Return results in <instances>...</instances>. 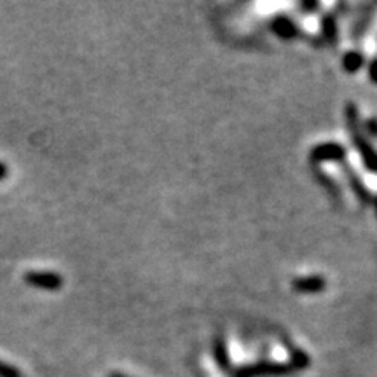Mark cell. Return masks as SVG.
Here are the masks:
<instances>
[{
	"mask_svg": "<svg viewBox=\"0 0 377 377\" xmlns=\"http://www.w3.org/2000/svg\"><path fill=\"white\" fill-rule=\"evenodd\" d=\"M309 358L304 355H297V358L292 363L281 365V363H258L255 367H247L236 372V377H252V376H262V374H285L290 370L299 369V367H306Z\"/></svg>",
	"mask_w": 377,
	"mask_h": 377,
	"instance_id": "cell-1",
	"label": "cell"
},
{
	"mask_svg": "<svg viewBox=\"0 0 377 377\" xmlns=\"http://www.w3.org/2000/svg\"><path fill=\"white\" fill-rule=\"evenodd\" d=\"M25 283L41 290H60L63 287V276L54 271H30L25 274Z\"/></svg>",
	"mask_w": 377,
	"mask_h": 377,
	"instance_id": "cell-2",
	"label": "cell"
},
{
	"mask_svg": "<svg viewBox=\"0 0 377 377\" xmlns=\"http://www.w3.org/2000/svg\"><path fill=\"white\" fill-rule=\"evenodd\" d=\"M347 119L351 121L353 136H355V142H356V145H358V149L362 150V156H363V159H365L367 166H369L370 170H377V154L374 152L369 145H367V142H363L362 136H360L358 131H356V114H355V107H353V105H349V109H347Z\"/></svg>",
	"mask_w": 377,
	"mask_h": 377,
	"instance_id": "cell-3",
	"label": "cell"
},
{
	"mask_svg": "<svg viewBox=\"0 0 377 377\" xmlns=\"http://www.w3.org/2000/svg\"><path fill=\"white\" fill-rule=\"evenodd\" d=\"M344 157V149L337 143H323V145H318L316 149L311 154V159L313 161H334V159H343Z\"/></svg>",
	"mask_w": 377,
	"mask_h": 377,
	"instance_id": "cell-4",
	"label": "cell"
},
{
	"mask_svg": "<svg viewBox=\"0 0 377 377\" xmlns=\"http://www.w3.org/2000/svg\"><path fill=\"white\" fill-rule=\"evenodd\" d=\"M294 288L299 292H318L325 288V280L321 276L311 278H299L294 281Z\"/></svg>",
	"mask_w": 377,
	"mask_h": 377,
	"instance_id": "cell-5",
	"label": "cell"
},
{
	"mask_svg": "<svg viewBox=\"0 0 377 377\" xmlns=\"http://www.w3.org/2000/svg\"><path fill=\"white\" fill-rule=\"evenodd\" d=\"M273 30L276 32V34L280 35V37H283V39H292L295 34H297V32H295V26L292 25V23L288 21V19H285V18L276 19V21L273 23Z\"/></svg>",
	"mask_w": 377,
	"mask_h": 377,
	"instance_id": "cell-6",
	"label": "cell"
},
{
	"mask_svg": "<svg viewBox=\"0 0 377 377\" xmlns=\"http://www.w3.org/2000/svg\"><path fill=\"white\" fill-rule=\"evenodd\" d=\"M362 63H363V58L360 57L358 52H349V54H346V58H344V67H346L349 72L358 70V68L362 67Z\"/></svg>",
	"mask_w": 377,
	"mask_h": 377,
	"instance_id": "cell-7",
	"label": "cell"
},
{
	"mask_svg": "<svg viewBox=\"0 0 377 377\" xmlns=\"http://www.w3.org/2000/svg\"><path fill=\"white\" fill-rule=\"evenodd\" d=\"M0 377H23V374L16 367L0 360Z\"/></svg>",
	"mask_w": 377,
	"mask_h": 377,
	"instance_id": "cell-8",
	"label": "cell"
},
{
	"mask_svg": "<svg viewBox=\"0 0 377 377\" xmlns=\"http://www.w3.org/2000/svg\"><path fill=\"white\" fill-rule=\"evenodd\" d=\"M8 173H9L8 165H6V163H2V161H0V180L6 179V176H8Z\"/></svg>",
	"mask_w": 377,
	"mask_h": 377,
	"instance_id": "cell-9",
	"label": "cell"
},
{
	"mask_svg": "<svg viewBox=\"0 0 377 377\" xmlns=\"http://www.w3.org/2000/svg\"><path fill=\"white\" fill-rule=\"evenodd\" d=\"M325 32H327V35H332L334 34V23H332V19H327V21H325Z\"/></svg>",
	"mask_w": 377,
	"mask_h": 377,
	"instance_id": "cell-10",
	"label": "cell"
},
{
	"mask_svg": "<svg viewBox=\"0 0 377 377\" xmlns=\"http://www.w3.org/2000/svg\"><path fill=\"white\" fill-rule=\"evenodd\" d=\"M370 77H372V81L377 83V61H374L372 67H370Z\"/></svg>",
	"mask_w": 377,
	"mask_h": 377,
	"instance_id": "cell-11",
	"label": "cell"
},
{
	"mask_svg": "<svg viewBox=\"0 0 377 377\" xmlns=\"http://www.w3.org/2000/svg\"><path fill=\"white\" fill-rule=\"evenodd\" d=\"M110 377H126V376H123V374H112Z\"/></svg>",
	"mask_w": 377,
	"mask_h": 377,
	"instance_id": "cell-12",
	"label": "cell"
}]
</instances>
